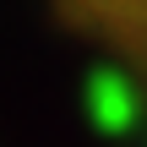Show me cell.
Returning <instances> with one entry per match:
<instances>
[{"mask_svg": "<svg viewBox=\"0 0 147 147\" xmlns=\"http://www.w3.org/2000/svg\"><path fill=\"white\" fill-rule=\"evenodd\" d=\"M49 5L93 49H104L125 71L147 76V0H49Z\"/></svg>", "mask_w": 147, "mask_h": 147, "instance_id": "6da1fadb", "label": "cell"}]
</instances>
